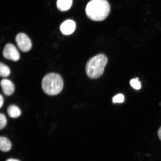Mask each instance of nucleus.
Returning <instances> with one entry per match:
<instances>
[{
  "label": "nucleus",
  "mask_w": 161,
  "mask_h": 161,
  "mask_svg": "<svg viewBox=\"0 0 161 161\" xmlns=\"http://www.w3.org/2000/svg\"><path fill=\"white\" fill-rule=\"evenodd\" d=\"M124 101V96L123 94H117L113 98L112 101L114 103H122Z\"/></svg>",
  "instance_id": "nucleus-13"
},
{
  "label": "nucleus",
  "mask_w": 161,
  "mask_h": 161,
  "mask_svg": "<svg viewBox=\"0 0 161 161\" xmlns=\"http://www.w3.org/2000/svg\"><path fill=\"white\" fill-rule=\"evenodd\" d=\"M6 161H20L19 160L17 159H15L10 158L9 159L6 160Z\"/></svg>",
  "instance_id": "nucleus-17"
},
{
  "label": "nucleus",
  "mask_w": 161,
  "mask_h": 161,
  "mask_svg": "<svg viewBox=\"0 0 161 161\" xmlns=\"http://www.w3.org/2000/svg\"><path fill=\"white\" fill-rule=\"evenodd\" d=\"M107 62V58L103 54H98L91 58L86 64V75L92 79L99 78L103 74Z\"/></svg>",
  "instance_id": "nucleus-3"
},
{
  "label": "nucleus",
  "mask_w": 161,
  "mask_h": 161,
  "mask_svg": "<svg viewBox=\"0 0 161 161\" xmlns=\"http://www.w3.org/2000/svg\"><path fill=\"white\" fill-rule=\"evenodd\" d=\"M76 25L72 20H67L64 21L60 26V30L64 35H71L75 31Z\"/></svg>",
  "instance_id": "nucleus-6"
},
{
  "label": "nucleus",
  "mask_w": 161,
  "mask_h": 161,
  "mask_svg": "<svg viewBox=\"0 0 161 161\" xmlns=\"http://www.w3.org/2000/svg\"><path fill=\"white\" fill-rule=\"evenodd\" d=\"M16 43L18 47L22 52H29L32 47V43L30 38L25 34H18L15 38Z\"/></svg>",
  "instance_id": "nucleus-4"
},
{
  "label": "nucleus",
  "mask_w": 161,
  "mask_h": 161,
  "mask_svg": "<svg viewBox=\"0 0 161 161\" xmlns=\"http://www.w3.org/2000/svg\"><path fill=\"white\" fill-rule=\"evenodd\" d=\"M110 6L107 0H91L86 6V13L94 21H102L109 14Z\"/></svg>",
  "instance_id": "nucleus-1"
},
{
  "label": "nucleus",
  "mask_w": 161,
  "mask_h": 161,
  "mask_svg": "<svg viewBox=\"0 0 161 161\" xmlns=\"http://www.w3.org/2000/svg\"><path fill=\"white\" fill-rule=\"evenodd\" d=\"M130 84L133 88L136 90H139L141 88V84L138 78H135L130 80Z\"/></svg>",
  "instance_id": "nucleus-12"
},
{
  "label": "nucleus",
  "mask_w": 161,
  "mask_h": 161,
  "mask_svg": "<svg viewBox=\"0 0 161 161\" xmlns=\"http://www.w3.org/2000/svg\"><path fill=\"white\" fill-rule=\"evenodd\" d=\"M10 74V69L8 66L2 63L0 64V75L3 77H7Z\"/></svg>",
  "instance_id": "nucleus-11"
},
{
  "label": "nucleus",
  "mask_w": 161,
  "mask_h": 161,
  "mask_svg": "<svg viewBox=\"0 0 161 161\" xmlns=\"http://www.w3.org/2000/svg\"><path fill=\"white\" fill-rule=\"evenodd\" d=\"M158 134L159 138V139L161 141V126L158 130Z\"/></svg>",
  "instance_id": "nucleus-16"
},
{
  "label": "nucleus",
  "mask_w": 161,
  "mask_h": 161,
  "mask_svg": "<svg viewBox=\"0 0 161 161\" xmlns=\"http://www.w3.org/2000/svg\"><path fill=\"white\" fill-rule=\"evenodd\" d=\"M72 0H58L57 7L61 11H66L71 7Z\"/></svg>",
  "instance_id": "nucleus-8"
},
{
  "label": "nucleus",
  "mask_w": 161,
  "mask_h": 161,
  "mask_svg": "<svg viewBox=\"0 0 161 161\" xmlns=\"http://www.w3.org/2000/svg\"><path fill=\"white\" fill-rule=\"evenodd\" d=\"M42 86L44 92L47 95L55 96L63 89L64 81L59 74L50 73L44 76Z\"/></svg>",
  "instance_id": "nucleus-2"
},
{
  "label": "nucleus",
  "mask_w": 161,
  "mask_h": 161,
  "mask_svg": "<svg viewBox=\"0 0 161 161\" xmlns=\"http://www.w3.org/2000/svg\"><path fill=\"white\" fill-rule=\"evenodd\" d=\"M7 112L10 117L17 118L21 114V111L17 106L14 105H10L8 108Z\"/></svg>",
  "instance_id": "nucleus-10"
},
{
  "label": "nucleus",
  "mask_w": 161,
  "mask_h": 161,
  "mask_svg": "<svg viewBox=\"0 0 161 161\" xmlns=\"http://www.w3.org/2000/svg\"><path fill=\"white\" fill-rule=\"evenodd\" d=\"M12 144L10 140L5 137L0 138V150L3 152H8L11 150Z\"/></svg>",
  "instance_id": "nucleus-9"
},
{
  "label": "nucleus",
  "mask_w": 161,
  "mask_h": 161,
  "mask_svg": "<svg viewBox=\"0 0 161 161\" xmlns=\"http://www.w3.org/2000/svg\"><path fill=\"white\" fill-rule=\"evenodd\" d=\"M3 55L6 59L13 61H17L20 58L19 52L15 46L11 43H8L5 46Z\"/></svg>",
  "instance_id": "nucleus-5"
},
{
  "label": "nucleus",
  "mask_w": 161,
  "mask_h": 161,
  "mask_svg": "<svg viewBox=\"0 0 161 161\" xmlns=\"http://www.w3.org/2000/svg\"><path fill=\"white\" fill-rule=\"evenodd\" d=\"M7 124V120L4 114H0V130H2L4 128Z\"/></svg>",
  "instance_id": "nucleus-14"
},
{
  "label": "nucleus",
  "mask_w": 161,
  "mask_h": 161,
  "mask_svg": "<svg viewBox=\"0 0 161 161\" xmlns=\"http://www.w3.org/2000/svg\"><path fill=\"white\" fill-rule=\"evenodd\" d=\"M4 103L3 97L2 95L0 96V108H1L3 107Z\"/></svg>",
  "instance_id": "nucleus-15"
},
{
  "label": "nucleus",
  "mask_w": 161,
  "mask_h": 161,
  "mask_svg": "<svg viewBox=\"0 0 161 161\" xmlns=\"http://www.w3.org/2000/svg\"><path fill=\"white\" fill-rule=\"evenodd\" d=\"M1 86L3 93L9 96L13 94L15 90V86L11 80L3 79L1 80Z\"/></svg>",
  "instance_id": "nucleus-7"
}]
</instances>
